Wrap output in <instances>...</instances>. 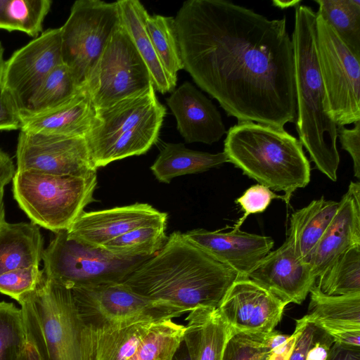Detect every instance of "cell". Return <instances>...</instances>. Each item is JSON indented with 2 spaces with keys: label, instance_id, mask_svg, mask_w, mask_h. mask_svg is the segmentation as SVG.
Listing matches in <instances>:
<instances>
[{
  "label": "cell",
  "instance_id": "obj_18",
  "mask_svg": "<svg viewBox=\"0 0 360 360\" xmlns=\"http://www.w3.org/2000/svg\"><path fill=\"white\" fill-rule=\"evenodd\" d=\"M166 102L186 143L211 145L226 134L217 107L191 82H183L166 98Z\"/></svg>",
  "mask_w": 360,
  "mask_h": 360
},
{
  "label": "cell",
  "instance_id": "obj_9",
  "mask_svg": "<svg viewBox=\"0 0 360 360\" xmlns=\"http://www.w3.org/2000/svg\"><path fill=\"white\" fill-rule=\"evenodd\" d=\"M79 316L95 333L143 321L172 319L186 313L169 303L154 301L122 283H108L71 290Z\"/></svg>",
  "mask_w": 360,
  "mask_h": 360
},
{
  "label": "cell",
  "instance_id": "obj_26",
  "mask_svg": "<svg viewBox=\"0 0 360 360\" xmlns=\"http://www.w3.org/2000/svg\"><path fill=\"white\" fill-rule=\"evenodd\" d=\"M226 162L224 152L210 153L191 150L181 143H167L150 170L160 182L169 184L176 176L204 172Z\"/></svg>",
  "mask_w": 360,
  "mask_h": 360
},
{
  "label": "cell",
  "instance_id": "obj_39",
  "mask_svg": "<svg viewBox=\"0 0 360 360\" xmlns=\"http://www.w3.org/2000/svg\"><path fill=\"white\" fill-rule=\"evenodd\" d=\"M264 335L232 333L226 343L222 360H264Z\"/></svg>",
  "mask_w": 360,
  "mask_h": 360
},
{
  "label": "cell",
  "instance_id": "obj_30",
  "mask_svg": "<svg viewBox=\"0 0 360 360\" xmlns=\"http://www.w3.org/2000/svg\"><path fill=\"white\" fill-rule=\"evenodd\" d=\"M315 285L328 295L360 293V244L337 256L318 276Z\"/></svg>",
  "mask_w": 360,
  "mask_h": 360
},
{
  "label": "cell",
  "instance_id": "obj_8",
  "mask_svg": "<svg viewBox=\"0 0 360 360\" xmlns=\"http://www.w3.org/2000/svg\"><path fill=\"white\" fill-rule=\"evenodd\" d=\"M316 48L326 113L338 127L360 121V58L316 13Z\"/></svg>",
  "mask_w": 360,
  "mask_h": 360
},
{
  "label": "cell",
  "instance_id": "obj_31",
  "mask_svg": "<svg viewBox=\"0 0 360 360\" xmlns=\"http://www.w3.org/2000/svg\"><path fill=\"white\" fill-rule=\"evenodd\" d=\"M146 29L158 58L175 89L177 75L184 69L176 31L174 17L147 15Z\"/></svg>",
  "mask_w": 360,
  "mask_h": 360
},
{
  "label": "cell",
  "instance_id": "obj_29",
  "mask_svg": "<svg viewBox=\"0 0 360 360\" xmlns=\"http://www.w3.org/2000/svg\"><path fill=\"white\" fill-rule=\"evenodd\" d=\"M307 315L314 321L360 328V293L328 295L314 285L311 288Z\"/></svg>",
  "mask_w": 360,
  "mask_h": 360
},
{
  "label": "cell",
  "instance_id": "obj_17",
  "mask_svg": "<svg viewBox=\"0 0 360 360\" xmlns=\"http://www.w3.org/2000/svg\"><path fill=\"white\" fill-rule=\"evenodd\" d=\"M248 278L283 302L298 304L306 299L316 279L309 264L297 257L288 238L270 251Z\"/></svg>",
  "mask_w": 360,
  "mask_h": 360
},
{
  "label": "cell",
  "instance_id": "obj_35",
  "mask_svg": "<svg viewBox=\"0 0 360 360\" xmlns=\"http://www.w3.org/2000/svg\"><path fill=\"white\" fill-rule=\"evenodd\" d=\"M167 225L143 226L133 229L106 243L101 248L120 257H146L155 255L167 238Z\"/></svg>",
  "mask_w": 360,
  "mask_h": 360
},
{
  "label": "cell",
  "instance_id": "obj_47",
  "mask_svg": "<svg viewBox=\"0 0 360 360\" xmlns=\"http://www.w3.org/2000/svg\"><path fill=\"white\" fill-rule=\"evenodd\" d=\"M328 360H360V348L349 347L334 342Z\"/></svg>",
  "mask_w": 360,
  "mask_h": 360
},
{
  "label": "cell",
  "instance_id": "obj_49",
  "mask_svg": "<svg viewBox=\"0 0 360 360\" xmlns=\"http://www.w3.org/2000/svg\"><path fill=\"white\" fill-rule=\"evenodd\" d=\"M172 360H190L188 352L184 340L175 352Z\"/></svg>",
  "mask_w": 360,
  "mask_h": 360
},
{
  "label": "cell",
  "instance_id": "obj_44",
  "mask_svg": "<svg viewBox=\"0 0 360 360\" xmlns=\"http://www.w3.org/2000/svg\"><path fill=\"white\" fill-rule=\"evenodd\" d=\"M352 129L338 127V137L342 148L350 155L354 166V174L360 178V121L354 123Z\"/></svg>",
  "mask_w": 360,
  "mask_h": 360
},
{
  "label": "cell",
  "instance_id": "obj_22",
  "mask_svg": "<svg viewBox=\"0 0 360 360\" xmlns=\"http://www.w3.org/2000/svg\"><path fill=\"white\" fill-rule=\"evenodd\" d=\"M95 112L96 109L84 90L56 108L33 115H21L20 131L85 136L92 126Z\"/></svg>",
  "mask_w": 360,
  "mask_h": 360
},
{
  "label": "cell",
  "instance_id": "obj_24",
  "mask_svg": "<svg viewBox=\"0 0 360 360\" xmlns=\"http://www.w3.org/2000/svg\"><path fill=\"white\" fill-rule=\"evenodd\" d=\"M338 207L339 202L321 197L291 214L287 238L299 259L307 262Z\"/></svg>",
  "mask_w": 360,
  "mask_h": 360
},
{
  "label": "cell",
  "instance_id": "obj_46",
  "mask_svg": "<svg viewBox=\"0 0 360 360\" xmlns=\"http://www.w3.org/2000/svg\"><path fill=\"white\" fill-rule=\"evenodd\" d=\"M16 169L9 155L0 149V188H4L15 174Z\"/></svg>",
  "mask_w": 360,
  "mask_h": 360
},
{
  "label": "cell",
  "instance_id": "obj_4",
  "mask_svg": "<svg viewBox=\"0 0 360 360\" xmlns=\"http://www.w3.org/2000/svg\"><path fill=\"white\" fill-rule=\"evenodd\" d=\"M226 134L223 152L229 162L259 184L283 191L285 203L309 183L311 167L302 144L284 128L238 122Z\"/></svg>",
  "mask_w": 360,
  "mask_h": 360
},
{
  "label": "cell",
  "instance_id": "obj_27",
  "mask_svg": "<svg viewBox=\"0 0 360 360\" xmlns=\"http://www.w3.org/2000/svg\"><path fill=\"white\" fill-rule=\"evenodd\" d=\"M165 115L166 108L162 105L138 125L117 136L91 158L94 167L97 169L114 161L146 153L156 143Z\"/></svg>",
  "mask_w": 360,
  "mask_h": 360
},
{
  "label": "cell",
  "instance_id": "obj_23",
  "mask_svg": "<svg viewBox=\"0 0 360 360\" xmlns=\"http://www.w3.org/2000/svg\"><path fill=\"white\" fill-rule=\"evenodd\" d=\"M44 250L37 225L5 221L0 227V275L19 268L39 266Z\"/></svg>",
  "mask_w": 360,
  "mask_h": 360
},
{
  "label": "cell",
  "instance_id": "obj_1",
  "mask_svg": "<svg viewBox=\"0 0 360 360\" xmlns=\"http://www.w3.org/2000/svg\"><path fill=\"white\" fill-rule=\"evenodd\" d=\"M184 69L228 116L295 123V53L286 18L227 0H188L174 17Z\"/></svg>",
  "mask_w": 360,
  "mask_h": 360
},
{
  "label": "cell",
  "instance_id": "obj_41",
  "mask_svg": "<svg viewBox=\"0 0 360 360\" xmlns=\"http://www.w3.org/2000/svg\"><path fill=\"white\" fill-rule=\"evenodd\" d=\"M324 330L307 314L296 321L295 345L288 360H306L307 352Z\"/></svg>",
  "mask_w": 360,
  "mask_h": 360
},
{
  "label": "cell",
  "instance_id": "obj_28",
  "mask_svg": "<svg viewBox=\"0 0 360 360\" xmlns=\"http://www.w3.org/2000/svg\"><path fill=\"white\" fill-rule=\"evenodd\" d=\"M84 90L68 67L61 64L42 82L21 115H33L56 108L70 101Z\"/></svg>",
  "mask_w": 360,
  "mask_h": 360
},
{
  "label": "cell",
  "instance_id": "obj_34",
  "mask_svg": "<svg viewBox=\"0 0 360 360\" xmlns=\"http://www.w3.org/2000/svg\"><path fill=\"white\" fill-rule=\"evenodd\" d=\"M159 321L139 322L97 333L96 360L129 359Z\"/></svg>",
  "mask_w": 360,
  "mask_h": 360
},
{
  "label": "cell",
  "instance_id": "obj_5",
  "mask_svg": "<svg viewBox=\"0 0 360 360\" xmlns=\"http://www.w3.org/2000/svg\"><path fill=\"white\" fill-rule=\"evenodd\" d=\"M18 302L27 340L42 360H96V333L79 316L70 289L44 275Z\"/></svg>",
  "mask_w": 360,
  "mask_h": 360
},
{
  "label": "cell",
  "instance_id": "obj_2",
  "mask_svg": "<svg viewBox=\"0 0 360 360\" xmlns=\"http://www.w3.org/2000/svg\"><path fill=\"white\" fill-rule=\"evenodd\" d=\"M238 274L173 232L163 247L122 282L133 292L169 303L186 313L198 307L218 308Z\"/></svg>",
  "mask_w": 360,
  "mask_h": 360
},
{
  "label": "cell",
  "instance_id": "obj_6",
  "mask_svg": "<svg viewBox=\"0 0 360 360\" xmlns=\"http://www.w3.org/2000/svg\"><path fill=\"white\" fill-rule=\"evenodd\" d=\"M96 173L87 176H63L34 170H16L13 197L34 224L55 233L67 231L94 201Z\"/></svg>",
  "mask_w": 360,
  "mask_h": 360
},
{
  "label": "cell",
  "instance_id": "obj_10",
  "mask_svg": "<svg viewBox=\"0 0 360 360\" xmlns=\"http://www.w3.org/2000/svg\"><path fill=\"white\" fill-rule=\"evenodd\" d=\"M121 25L117 1L77 0L60 31L62 62L82 86L108 40Z\"/></svg>",
  "mask_w": 360,
  "mask_h": 360
},
{
  "label": "cell",
  "instance_id": "obj_16",
  "mask_svg": "<svg viewBox=\"0 0 360 360\" xmlns=\"http://www.w3.org/2000/svg\"><path fill=\"white\" fill-rule=\"evenodd\" d=\"M184 234L213 258L235 271L239 277H248L274 244L269 236L249 233L234 227L229 231L196 229Z\"/></svg>",
  "mask_w": 360,
  "mask_h": 360
},
{
  "label": "cell",
  "instance_id": "obj_33",
  "mask_svg": "<svg viewBox=\"0 0 360 360\" xmlns=\"http://www.w3.org/2000/svg\"><path fill=\"white\" fill-rule=\"evenodd\" d=\"M51 0H0V30L20 31L36 38L43 32Z\"/></svg>",
  "mask_w": 360,
  "mask_h": 360
},
{
  "label": "cell",
  "instance_id": "obj_12",
  "mask_svg": "<svg viewBox=\"0 0 360 360\" xmlns=\"http://www.w3.org/2000/svg\"><path fill=\"white\" fill-rule=\"evenodd\" d=\"M16 159L18 171L84 177L97 170L92 164L84 136L20 131Z\"/></svg>",
  "mask_w": 360,
  "mask_h": 360
},
{
  "label": "cell",
  "instance_id": "obj_40",
  "mask_svg": "<svg viewBox=\"0 0 360 360\" xmlns=\"http://www.w3.org/2000/svg\"><path fill=\"white\" fill-rule=\"evenodd\" d=\"M275 198L283 200V195H278L266 186L259 184L250 186L236 200V202L240 205L244 214L233 227L239 229L250 214L263 212Z\"/></svg>",
  "mask_w": 360,
  "mask_h": 360
},
{
  "label": "cell",
  "instance_id": "obj_3",
  "mask_svg": "<svg viewBox=\"0 0 360 360\" xmlns=\"http://www.w3.org/2000/svg\"><path fill=\"white\" fill-rule=\"evenodd\" d=\"M292 40L299 140L316 169L335 181L340 164L338 126L324 110L325 93L316 48V12L311 7H295Z\"/></svg>",
  "mask_w": 360,
  "mask_h": 360
},
{
  "label": "cell",
  "instance_id": "obj_21",
  "mask_svg": "<svg viewBox=\"0 0 360 360\" xmlns=\"http://www.w3.org/2000/svg\"><path fill=\"white\" fill-rule=\"evenodd\" d=\"M185 319L183 340L190 360H222L233 333L219 309L198 307Z\"/></svg>",
  "mask_w": 360,
  "mask_h": 360
},
{
  "label": "cell",
  "instance_id": "obj_43",
  "mask_svg": "<svg viewBox=\"0 0 360 360\" xmlns=\"http://www.w3.org/2000/svg\"><path fill=\"white\" fill-rule=\"evenodd\" d=\"M20 109L11 94L0 86V131L20 129Z\"/></svg>",
  "mask_w": 360,
  "mask_h": 360
},
{
  "label": "cell",
  "instance_id": "obj_50",
  "mask_svg": "<svg viewBox=\"0 0 360 360\" xmlns=\"http://www.w3.org/2000/svg\"><path fill=\"white\" fill-rule=\"evenodd\" d=\"M301 1H278V0H274L273 4L278 7L280 8H286L289 7L295 6L300 5V3Z\"/></svg>",
  "mask_w": 360,
  "mask_h": 360
},
{
  "label": "cell",
  "instance_id": "obj_15",
  "mask_svg": "<svg viewBox=\"0 0 360 360\" xmlns=\"http://www.w3.org/2000/svg\"><path fill=\"white\" fill-rule=\"evenodd\" d=\"M167 214L147 203L136 202L110 209L83 212L66 231L79 243L101 248L106 243L133 229L167 225Z\"/></svg>",
  "mask_w": 360,
  "mask_h": 360
},
{
  "label": "cell",
  "instance_id": "obj_42",
  "mask_svg": "<svg viewBox=\"0 0 360 360\" xmlns=\"http://www.w3.org/2000/svg\"><path fill=\"white\" fill-rule=\"evenodd\" d=\"M296 335L281 333L274 330L264 336V360H288L292 351Z\"/></svg>",
  "mask_w": 360,
  "mask_h": 360
},
{
  "label": "cell",
  "instance_id": "obj_52",
  "mask_svg": "<svg viewBox=\"0 0 360 360\" xmlns=\"http://www.w3.org/2000/svg\"><path fill=\"white\" fill-rule=\"evenodd\" d=\"M4 49L0 41V86H2L3 73L5 64V60L4 58Z\"/></svg>",
  "mask_w": 360,
  "mask_h": 360
},
{
  "label": "cell",
  "instance_id": "obj_51",
  "mask_svg": "<svg viewBox=\"0 0 360 360\" xmlns=\"http://www.w3.org/2000/svg\"><path fill=\"white\" fill-rule=\"evenodd\" d=\"M4 188H0V227L6 221L5 218V207L4 202Z\"/></svg>",
  "mask_w": 360,
  "mask_h": 360
},
{
  "label": "cell",
  "instance_id": "obj_13",
  "mask_svg": "<svg viewBox=\"0 0 360 360\" xmlns=\"http://www.w3.org/2000/svg\"><path fill=\"white\" fill-rule=\"evenodd\" d=\"M61 64L60 27L48 29L5 61L2 86L22 111L45 78Z\"/></svg>",
  "mask_w": 360,
  "mask_h": 360
},
{
  "label": "cell",
  "instance_id": "obj_48",
  "mask_svg": "<svg viewBox=\"0 0 360 360\" xmlns=\"http://www.w3.org/2000/svg\"><path fill=\"white\" fill-rule=\"evenodd\" d=\"M20 360H42L35 346L27 340Z\"/></svg>",
  "mask_w": 360,
  "mask_h": 360
},
{
  "label": "cell",
  "instance_id": "obj_19",
  "mask_svg": "<svg viewBox=\"0 0 360 360\" xmlns=\"http://www.w3.org/2000/svg\"><path fill=\"white\" fill-rule=\"evenodd\" d=\"M162 105L151 85L141 94L96 108L92 126L84 136L90 158L117 136L138 125Z\"/></svg>",
  "mask_w": 360,
  "mask_h": 360
},
{
  "label": "cell",
  "instance_id": "obj_11",
  "mask_svg": "<svg viewBox=\"0 0 360 360\" xmlns=\"http://www.w3.org/2000/svg\"><path fill=\"white\" fill-rule=\"evenodd\" d=\"M151 85L150 72L121 22L83 88L96 109L141 94Z\"/></svg>",
  "mask_w": 360,
  "mask_h": 360
},
{
  "label": "cell",
  "instance_id": "obj_36",
  "mask_svg": "<svg viewBox=\"0 0 360 360\" xmlns=\"http://www.w3.org/2000/svg\"><path fill=\"white\" fill-rule=\"evenodd\" d=\"M185 326L172 319L159 321L127 360H172L184 339Z\"/></svg>",
  "mask_w": 360,
  "mask_h": 360
},
{
  "label": "cell",
  "instance_id": "obj_25",
  "mask_svg": "<svg viewBox=\"0 0 360 360\" xmlns=\"http://www.w3.org/2000/svg\"><path fill=\"white\" fill-rule=\"evenodd\" d=\"M117 2L122 24L145 62L155 91L162 94L172 92L175 89L158 58L146 29V19L148 13L144 6L138 0H119Z\"/></svg>",
  "mask_w": 360,
  "mask_h": 360
},
{
  "label": "cell",
  "instance_id": "obj_7",
  "mask_svg": "<svg viewBox=\"0 0 360 360\" xmlns=\"http://www.w3.org/2000/svg\"><path fill=\"white\" fill-rule=\"evenodd\" d=\"M151 257H120L102 248L79 243L66 231L55 233L44 250V273L68 289L108 283H122Z\"/></svg>",
  "mask_w": 360,
  "mask_h": 360
},
{
  "label": "cell",
  "instance_id": "obj_45",
  "mask_svg": "<svg viewBox=\"0 0 360 360\" xmlns=\"http://www.w3.org/2000/svg\"><path fill=\"white\" fill-rule=\"evenodd\" d=\"M316 323L334 339L335 342L349 347L360 348V328Z\"/></svg>",
  "mask_w": 360,
  "mask_h": 360
},
{
  "label": "cell",
  "instance_id": "obj_20",
  "mask_svg": "<svg viewBox=\"0 0 360 360\" xmlns=\"http://www.w3.org/2000/svg\"><path fill=\"white\" fill-rule=\"evenodd\" d=\"M357 244H360V184L351 181L307 263L317 278L337 256Z\"/></svg>",
  "mask_w": 360,
  "mask_h": 360
},
{
  "label": "cell",
  "instance_id": "obj_32",
  "mask_svg": "<svg viewBox=\"0 0 360 360\" xmlns=\"http://www.w3.org/2000/svg\"><path fill=\"white\" fill-rule=\"evenodd\" d=\"M318 11L349 50L360 58V1L315 0Z\"/></svg>",
  "mask_w": 360,
  "mask_h": 360
},
{
  "label": "cell",
  "instance_id": "obj_37",
  "mask_svg": "<svg viewBox=\"0 0 360 360\" xmlns=\"http://www.w3.org/2000/svg\"><path fill=\"white\" fill-rule=\"evenodd\" d=\"M27 342L20 309L0 302V360H20Z\"/></svg>",
  "mask_w": 360,
  "mask_h": 360
},
{
  "label": "cell",
  "instance_id": "obj_38",
  "mask_svg": "<svg viewBox=\"0 0 360 360\" xmlns=\"http://www.w3.org/2000/svg\"><path fill=\"white\" fill-rule=\"evenodd\" d=\"M44 276L39 266L19 268L0 275V292L19 302L39 285Z\"/></svg>",
  "mask_w": 360,
  "mask_h": 360
},
{
  "label": "cell",
  "instance_id": "obj_14",
  "mask_svg": "<svg viewBox=\"0 0 360 360\" xmlns=\"http://www.w3.org/2000/svg\"><path fill=\"white\" fill-rule=\"evenodd\" d=\"M288 303L248 277H238L219 307L232 333L264 335L281 321Z\"/></svg>",
  "mask_w": 360,
  "mask_h": 360
}]
</instances>
